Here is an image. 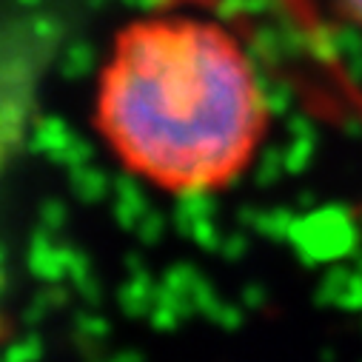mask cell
Here are the masks:
<instances>
[{"mask_svg": "<svg viewBox=\"0 0 362 362\" xmlns=\"http://www.w3.org/2000/svg\"><path fill=\"white\" fill-rule=\"evenodd\" d=\"M95 126L134 177L168 194H209L254 163L268 103L226 26L163 15L115 37L95 92Z\"/></svg>", "mask_w": 362, "mask_h": 362, "instance_id": "1", "label": "cell"}, {"mask_svg": "<svg viewBox=\"0 0 362 362\" xmlns=\"http://www.w3.org/2000/svg\"><path fill=\"white\" fill-rule=\"evenodd\" d=\"M35 83L37 66L32 46L15 40L0 43V174L23 137V126L35 100Z\"/></svg>", "mask_w": 362, "mask_h": 362, "instance_id": "2", "label": "cell"}, {"mask_svg": "<svg viewBox=\"0 0 362 362\" xmlns=\"http://www.w3.org/2000/svg\"><path fill=\"white\" fill-rule=\"evenodd\" d=\"M339 15H345L351 23H359L362 26V0H334Z\"/></svg>", "mask_w": 362, "mask_h": 362, "instance_id": "3", "label": "cell"}]
</instances>
